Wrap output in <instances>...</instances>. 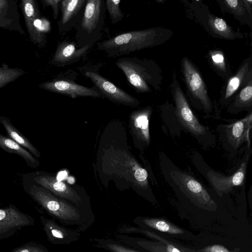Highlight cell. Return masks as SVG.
<instances>
[{"instance_id": "obj_21", "label": "cell", "mask_w": 252, "mask_h": 252, "mask_svg": "<svg viewBox=\"0 0 252 252\" xmlns=\"http://www.w3.org/2000/svg\"><path fill=\"white\" fill-rule=\"evenodd\" d=\"M17 0H0V29L17 31L25 35L20 23Z\"/></svg>"}, {"instance_id": "obj_18", "label": "cell", "mask_w": 252, "mask_h": 252, "mask_svg": "<svg viewBox=\"0 0 252 252\" xmlns=\"http://www.w3.org/2000/svg\"><path fill=\"white\" fill-rule=\"evenodd\" d=\"M169 173L175 184L185 194L202 203L211 201L205 188L192 176L176 168L171 170Z\"/></svg>"}, {"instance_id": "obj_5", "label": "cell", "mask_w": 252, "mask_h": 252, "mask_svg": "<svg viewBox=\"0 0 252 252\" xmlns=\"http://www.w3.org/2000/svg\"><path fill=\"white\" fill-rule=\"evenodd\" d=\"M101 63H89L76 68L83 76L90 79L103 95L104 98L119 104L132 107L139 105L136 97L127 93L99 73Z\"/></svg>"}, {"instance_id": "obj_9", "label": "cell", "mask_w": 252, "mask_h": 252, "mask_svg": "<svg viewBox=\"0 0 252 252\" xmlns=\"http://www.w3.org/2000/svg\"><path fill=\"white\" fill-rule=\"evenodd\" d=\"M20 5L31 41L39 48L44 47L51 28L49 21L40 16L36 0H22Z\"/></svg>"}, {"instance_id": "obj_4", "label": "cell", "mask_w": 252, "mask_h": 252, "mask_svg": "<svg viewBox=\"0 0 252 252\" xmlns=\"http://www.w3.org/2000/svg\"><path fill=\"white\" fill-rule=\"evenodd\" d=\"M104 0H86L81 20L75 27L78 47L93 46L101 38L105 25Z\"/></svg>"}, {"instance_id": "obj_26", "label": "cell", "mask_w": 252, "mask_h": 252, "mask_svg": "<svg viewBox=\"0 0 252 252\" xmlns=\"http://www.w3.org/2000/svg\"><path fill=\"white\" fill-rule=\"evenodd\" d=\"M207 56L213 69L220 76L227 79L231 76L230 67L222 51L219 50H210Z\"/></svg>"}, {"instance_id": "obj_17", "label": "cell", "mask_w": 252, "mask_h": 252, "mask_svg": "<svg viewBox=\"0 0 252 252\" xmlns=\"http://www.w3.org/2000/svg\"><path fill=\"white\" fill-rule=\"evenodd\" d=\"M86 0H62L61 16L57 22L59 33L64 35L75 28L81 20Z\"/></svg>"}, {"instance_id": "obj_29", "label": "cell", "mask_w": 252, "mask_h": 252, "mask_svg": "<svg viewBox=\"0 0 252 252\" xmlns=\"http://www.w3.org/2000/svg\"><path fill=\"white\" fill-rule=\"evenodd\" d=\"M12 252H48V251L46 247L41 245L31 243L18 248Z\"/></svg>"}, {"instance_id": "obj_13", "label": "cell", "mask_w": 252, "mask_h": 252, "mask_svg": "<svg viewBox=\"0 0 252 252\" xmlns=\"http://www.w3.org/2000/svg\"><path fill=\"white\" fill-rule=\"evenodd\" d=\"M251 149H248L240 165L232 175L223 176L214 171H209L206 178L214 189L219 195L231 190L234 188L244 184L248 161L251 155Z\"/></svg>"}, {"instance_id": "obj_15", "label": "cell", "mask_w": 252, "mask_h": 252, "mask_svg": "<svg viewBox=\"0 0 252 252\" xmlns=\"http://www.w3.org/2000/svg\"><path fill=\"white\" fill-rule=\"evenodd\" d=\"M202 7L197 15V19L212 36L227 40L243 38L245 36L239 31H235L222 18L212 14L208 8Z\"/></svg>"}, {"instance_id": "obj_6", "label": "cell", "mask_w": 252, "mask_h": 252, "mask_svg": "<svg viewBox=\"0 0 252 252\" xmlns=\"http://www.w3.org/2000/svg\"><path fill=\"white\" fill-rule=\"evenodd\" d=\"M181 71L191 103L196 108L209 113L213 104L202 75L196 66L187 57L181 62Z\"/></svg>"}, {"instance_id": "obj_33", "label": "cell", "mask_w": 252, "mask_h": 252, "mask_svg": "<svg viewBox=\"0 0 252 252\" xmlns=\"http://www.w3.org/2000/svg\"><path fill=\"white\" fill-rule=\"evenodd\" d=\"M168 250L171 252H180V251L176 248H172V247H169Z\"/></svg>"}, {"instance_id": "obj_3", "label": "cell", "mask_w": 252, "mask_h": 252, "mask_svg": "<svg viewBox=\"0 0 252 252\" xmlns=\"http://www.w3.org/2000/svg\"><path fill=\"white\" fill-rule=\"evenodd\" d=\"M130 86L137 93L159 91L162 81L160 67L152 59L122 57L115 62Z\"/></svg>"}, {"instance_id": "obj_32", "label": "cell", "mask_w": 252, "mask_h": 252, "mask_svg": "<svg viewBox=\"0 0 252 252\" xmlns=\"http://www.w3.org/2000/svg\"><path fill=\"white\" fill-rule=\"evenodd\" d=\"M211 252H228L226 249L220 246H214L211 248Z\"/></svg>"}, {"instance_id": "obj_30", "label": "cell", "mask_w": 252, "mask_h": 252, "mask_svg": "<svg viewBox=\"0 0 252 252\" xmlns=\"http://www.w3.org/2000/svg\"><path fill=\"white\" fill-rule=\"evenodd\" d=\"M62 0H41V2L44 8L50 6L53 12V16L54 20H56L59 14L60 10V4Z\"/></svg>"}, {"instance_id": "obj_27", "label": "cell", "mask_w": 252, "mask_h": 252, "mask_svg": "<svg viewBox=\"0 0 252 252\" xmlns=\"http://www.w3.org/2000/svg\"><path fill=\"white\" fill-rule=\"evenodd\" d=\"M25 71L17 67H10L2 63L0 66V89L23 75Z\"/></svg>"}, {"instance_id": "obj_20", "label": "cell", "mask_w": 252, "mask_h": 252, "mask_svg": "<svg viewBox=\"0 0 252 252\" xmlns=\"http://www.w3.org/2000/svg\"><path fill=\"white\" fill-rule=\"evenodd\" d=\"M153 112L151 106H147L132 112L131 115L132 129L138 143L142 148L150 144V119Z\"/></svg>"}, {"instance_id": "obj_23", "label": "cell", "mask_w": 252, "mask_h": 252, "mask_svg": "<svg viewBox=\"0 0 252 252\" xmlns=\"http://www.w3.org/2000/svg\"><path fill=\"white\" fill-rule=\"evenodd\" d=\"M217 2L222 13L224 14L227 12L232 15L235 19L252 28V16L246 10L243 0H220Z\"/></svg>"}, {"instance_id": "obj_2", "label": "cell", "mask_w": 252, "mask_h": 252, "mask_svg": "<svg viewBox=\"0 0 252 252\" xmlns=\"http://www.w3.org/2000/svg\"><path fill=\"white\" fill-rule=\"evenodd\" d=\"M173 34L172 30L159 27L131 31L98 42L96 47L108 57H117L163 44Z\"/></svg>"}, {"instance_id": "obj_8", "label": "cell", "mask_w": 252, "mask_h": 252, "mask_svg": "<svg viewBox=\"0 0 252 252\" xmlns=\"http://www.w3.org/2000/svg\"><path fill=\"white\" fill-rule=\"evenodd\" d=\"M79 73L71 69L61 72L52 79L39 84L40 88L52 93L65 95L72 98L92 97L104 98L94 86L88 87L77 83Z\"/></svg>"}, {"instance_id": "obj_7", "label": "cell", "mask_w": 252, "mask_h": 252, "mask_svg": "<svg viewBox=\"0 0 252 252\" xmlns=\"http://www.w3.org/2000/svg\"><path fill=\"white\" fill-rule=\"evenodd\" d=\"M171 90L178 121L199 142L205 145V138L211 136V133L194 115L175 76L171 85Z\"/></svg>"}, {"instance_id": "obj_24", "label": "cell", "mask_w": 252, "mask_h": 252, "mask_svg": "<svg viewBox=\"0 0 252 252\" xmlns=\"http://www.w3.org/2000/svg\"><path fill=\"white\" fill-rule=\"evenodd\" d=\"M0 148L9 153L16 154L22 158L30 167L35 168L39 165V160L24 147L8 136L0 134Z\"/></svg>"}, {"instance_id": "obj_1", "label": "cell", "mask_w": 252, "mask_h": 252, "mask_svg": "<svg viewBox=\"0 0 252 252\" xmlns=\"http://www.w3.org/2000/svg\"><path fill=\"white\" fill-rule=\"evenodd\" d=\"M25 182V189L30 196L50 215L63 225L74 226L81 232L94 222V216L83 210L80 206L59 198L32 180Z\"/></svg>"}, {"instance_id": "obj_14", "label": "cell", "mask_w": 252, "mask_h": 252, "mask_svg": "<svg viewBox=\"0 0 252 252\" xmlns=\"http://www.w3.org/2000/svg\"><path fill=\"white\" fill-rule=\"evenodd\" d=\"M33 219L15 206L0 209V240L13 235L20 229L33 224Z\"/></svg>"}, {"instance_id": "obj_25", "label": "cell", "mask_w": 252, "mask_h": 252, "mask_svg": "<svg viewBox=\"0 0 252 252\" xmlns=\"http://www.w3.org/2000/svg\"><path fill=\"white\" fill-rule=\"evenodd\" d=\"M0 123L6 131L7 136L16 143L29 150L30 153L35 158H38L41 154L39 151L33 145L30 140L23 135L11 123L7 117H0Z\"/></svg>"}, {"instance_id": "obj_31", "label": "cell", "mask_w": 252, "mask_h": 252, "mask_svg": "<svg viewBox=\"0 0 252 252\" xmlns=\"http://www.w3.org/2000/svg\"><path fill=\"white\" fill-rule=\"evenodd\" d=\"M244 6L249 14L252 16V0H243Z\"/></svg>"}, {"instance_id": "obj_28", "label": "cell", "mask_w": 252, "mask_h": 252, "mask_svg": "<svg viewBox=\"0 0 252 252\" xmlns=\"http://www.w3.org/2000/svg\"><path fill=\"white\" fill-rule=\"evenodd\" d=\"M121 0H105L106 10L107 11L112 24H116L122 20L124 13L120 7Z\"/></svg>"}, {"instance_id": "obj_10", "label": "cell", "mask_w": 252, "mask_h": 252, "mask_svg": "<svg viewBox=\"0 0 252 252\" xmlns=\"http://www.w3.org/2000/svg\"><path fill=\"white\" fill-rule=\"evenodd\" d=\"M252 128V112L244 118L228 125H220L218 127L221 141L228 151H236L246 143L251 148L250 133Z\"/></svg>"}, {"instance_id": "obj_22", "label": "cell", "mask_w": 252, "mask_h": 252, "mask_svg": "<svg viewBox=\"0 0 252 252\" xmlns=\"http://www.w3.org/2000/svg\"><path fill=\"white\" fill-rule=\"evenodd\" d=\"M227 112L237 114L245 111L252 112V80L244 85L227 106Z\"/></svg>"}, {"instance_id": "obj_16", "label": "cell", "mask_w": 252, "mask_h": 252, "mask_svg": "<svg viewBox=\"0 0 252 252\" xmlns=\"http://www.w3.org/2000/svg\"><path fill=\"white\" fill-rule=\"evenodd\" d=\"M93 46L78 47L74 41H59L50 63L59 67H64L84 59Z\"/></svg>"}, {"instance_id": "obj_12", "label": "cell", "mask_w": 252, "mask_h": 252, "mask_svg": "<svg viewBox=\"0 0 252 252\" xmlns=\"http://www.w3.org/2000/svg\"><path fill=\"white\" fill-rule=\"evenodd\" d=\"M252 80V56L243 61L233 75L229 77L221 91L220 103L227 106L234 98L239 91Z\"/></svg>"}, {"instance_id": "obj_19", "label": "cell", "mask_w": 252, "mask_h": 252, "mask_svg": "<svg viewBox=\"0 0 252 252\" xmlns=\"http://www.w3.org/2000/svg\"><path fill=\"white\" fill-rule=\"evenodd\" d=\"M40 221L48 240L53 244L69 245L78 241L81 237L80 232L66 228L52 220L41 216Z\"/></svg>"}, {"instance_id": "obj_11", "label": "cell", "mask_w": 252, "mask_h": 252, "mask_svg": "<svg viewBox=\"0 0 252 252\" xmlns=\"http://www.w3.org/2000/svg\"><path fill=\"white\" fill-rule=\"evenodd\" d=\"M30 180L50 191L55 196L80 206L83 199L74 189L54 176L43 171L28 174Z\"/></svg>"}]
</instances>
